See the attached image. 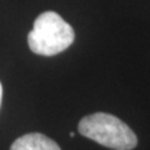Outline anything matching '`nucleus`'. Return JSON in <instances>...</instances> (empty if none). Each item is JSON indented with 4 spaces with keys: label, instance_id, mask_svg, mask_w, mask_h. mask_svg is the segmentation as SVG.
Returning a JSON list of instances; mask_svg holds the SVG:
<instances>
[{
    "label": "nucleus",
    "instance_id": "nucleus-1",
    "mask_svg": "<svg viewBox=\"0 0 150 150\" xmlns=\"http://www.w3.org/2000/svg\"><path fill=\"white\" fill-rule=\"evenodd\" d=\"M74 39L73 28L59 14L45 11L35 19L33 30L28 35V44L33 53L53 56L67 50Z\"/></svg>",
    "mask_w": 150,
    "mask_h": 150
},
{
    "label": "nucleus",
    "instance_id": "nucleus-2",
    "mask_svg": "<svg viewBox=\"0 0 150 150\" xmlns=\"http://www.w3.org/2000/svg\"><path fill=\"white\" fill-rule=\"evenodd\" d=\"M78 129L83 137L112 150H133L138 145L134 131L119 118L106 112L84 116Z\"/></svg>",
    "mask_w": 150,
    "mask_h": 150
},
{
    "label": "nucleus",
    "instance_id": "nucleus-3",
    "mask_svg": "<svg viewBox=\"0 0 150 150\" xmlns=\"http://www.w3.org/2000/svg\"><path fill=\"white\" fill-rule=\"evenodd\" d=\"M10 150H62L53 139L40 133H30L18 138Z\"/></svg>",
    "mask_w": 150,
    "mask_h": 150
},
{
    "label": "nucleus",
    "instance_id": "nucleus-4",
    "mask_svg": "<svg viewBox=\"0 0 150 150\" xmlns=\"http://www.w3.org/2000/svg\"><path fill=\"white\" fill-rule=\"evenodd\" d=\"M1 98H3V85L0 83V105H1Z\"/></svg>",
    "mask_w": 150,
    "mask_h": 150
}]
</instances>
